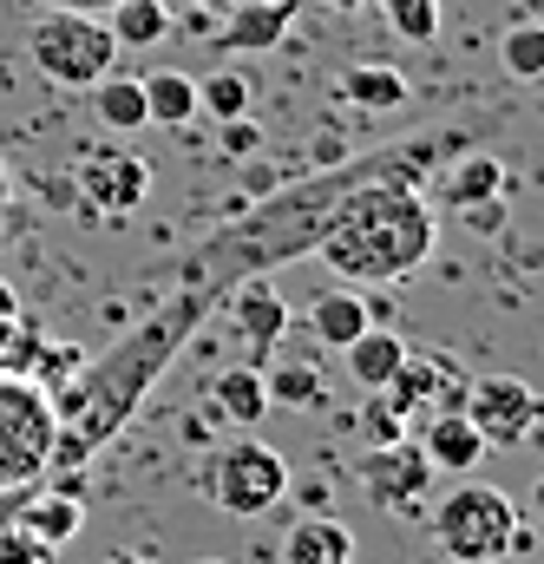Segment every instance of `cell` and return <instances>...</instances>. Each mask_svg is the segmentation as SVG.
I'll use <instances>...</instances> for the list:
<instances>
[{
  "mask_svg": "<svg viewBox=\"0 0 544 564\" xmlns=\"http://www.w3.org/2000/svg\"><path fill=\"white\" fill-rule=\"evenodd\" d=\"M224 308L217 289L204 282H177L138 328H126L99 361H79V381L66 394H53V459L46 473H79L86 459H99L126 426L132 414L151 401V388L171 375L177 348L197 335V322H210Z\"/></svg>",
  "mask_w": 544,
  "mask_h": 564,
  "instance_id": "1",
  "label": "cell"
},
{
  "mask_svg": "<svg viewBox=\"0 0 544 564\" xmlns=\"http://www.w3.org/2000/svg\"><path fill=\"white\" fill-rule=\"evenodd\" d=\"M433 243H439V217L420 197V184L381 177V184H355L335 204L315 257L341 282H407L433 257Z\"/></svg>",
  "mask_w": 544,
  "mask_h": 564,
  "instance_id": "2",
  "label": "cell"
},
{
  "mask_svg": "<svg viewBox=\"0 0 544 564\" xmlns=\"http://www.w3.org/2000/svg\"><path fill=\"white\" fill-rule=\"evenodd\" d=\"M26 59L40 79L66 86V93H86L99 86L112 66H119V40L106 26V13H73V7H46L33 13L26 26Z\"/></svg>",
  "mask_w": 544,
  "mask_h": 564,
  "instance_id": "3",
  "label": "cell"
},
{
  "mask_svg": "<svg viewBox=\"0 0 544 564\" xmlns=\"http://www.w3.org/2000/svg\"><path fill=\"white\" fill-rule=\"evenodd\" d=\"M512 525H519V506L499 492V486H453L433 512H426V532L439 545V558L453 564H499L512 558Z\"/></svg>",
  "mask_w": 544,
  "mask_h": 564,
  "instance_id": "4",
  "label": "cell"
},
{
  "mask_svg": "<svg viewBox=\"0 0 544 564\" xmlns=\"http://www.w3.org/2000/svg\"><path fill=\"white\" fill-rule=\"evenodd\" d=\"M53 394L26 375H0V492L40 486L53 459Z\"/></svg>",
  "mask_w": 544,
  "mask_h": 564,
  "instance_id": "5",
  "label": "cell"
},
{
  "mask_svg": "<svg viewBox=\"0 0 544 564\" xmlns=\"http://www.w3.org/2000/svg\"><path fill=\"white\" fill-rule=\"evenodd\" d=\"M204 492L230 519H263V512L282 506V492H289V459L275 446H263V440H230V446L210 453Z\"/></svg>",
  "mask_w": 544,
  "mask_h": 564,
  "instance_id": "6",
  "label": "cell"
},
{
  "mask_svg": "<svg viewBox=\"0 0 544 564\" xmlns=\"http://www.w3.org/2000/svg\"><path fill=\"white\" fill-rule=\"evenodd\" d=\"M459 414L479 426V440H486V446H525V440H538L544 401L519 381V375H486V381H472V388H466Z\"/></svg>",
  "mask_w": 544,
  "mask_h": 564,
  "instance_id": "7",
  "label": "cell"
},
{
  "mask_svg": "<svg viewBox=\"0 0 544 564\" xmlns=\"http://www.w3.org/2000/svg\"><path fill=\"white\" fill-rule=\"evenodd\" d=\"M439 486V473L426 466V453H420V440H394V446H368V459H361V492L381 506V512H426V492Z\"/></svg>",
  "mask_w": 544,
  "mask_h": 564,
  "instance_id": "8",
  "label": "cell"
},
{
  "mask_svg": "<svg viewBox=\"0 0 544 564\" xmlns=\"http://www.w3.org/2000/svg\"><path fill=\"white\" fill-rule=\"evenodd\" d=\"M73 191H79V204L93 217H132L151 197V158H138V151H79Z\"/></svg>",
  "mask_w": 544,
  "mask_h": 564,
  "instance_id": "9",
  "label": "cell"
},
{
  "mask_svg": "<svg viewBox=\"0 0 544 564\" xmlns=\"http://www.w3.org/2000/svg\"><path fill=\"white\" fill-rule=\"evenodd\" d=\"M224 315H230V335L243 341V361H250V368H270L275 348H282V335H289V302H282V289H275L270 276L230 282Z\"/></svg>",
  "mask_w": 544,
  "mask_h": 564,
  "instance_id": "10",
  "label": "cell"
},
{
  "mask_svg": "<svg viewBox=\"0 0 544 564\" xmlns=\"http://www.w3.org/2000/svg\"><path fill=\"white\" fill-rule=\"evenodd\" d=\"M453 375H459V368H453L446 355H413V348H407V361L394 368V381L381 388V401H388V408L407 421V433H413L426 414H439V408L459 394V381H453Z\"/></svg>",
  "mask_w": 544,
  "mask_h": 564,
  "instance_id": "11",
  "label": "cell"
},
{
  "mask_svg": "<svg viewBox=\"0 0 544 564\" xmlns=\"http://www.w3.org/2000/svg\"><path fill=\"white\" fill-rule=\"evenodd\" d=\"M413 433H420V453H426V466H433V473H446V479H466V473H479V459H486V440H479V426L466 421L459 408H439V414H426Z\"/></svg>",
  "mask_w": 544,
  "mask_h": 564,
  "instance_id": "12",
  "label": "cell"
},
{
  "mask_svg": "<svg viewBox=\"0 0 544 564\" xmlns=\"http://www.w3.org/2000/svg\"><path fill=\"white\" fill-rule=\"evenodd\" d=\"M505 158H492V151H466L459 164H446L439 171V184H433V197H439V210H479V204H499L505 197Z\"/></svg>",
  "mask_w": 544,
  "mask_h": 564,
  "instance_id": "13",
  "label": "cell"
},
{
  "mask_svg": "<svg viewBox=\"0 0 544 564\" xmlns=\"http://www.w3.org/2000/svg\"><path fill=\"white\" fill-rule=\"evenodd\" d=\"M26 539H40L46 552H59V545H73L79 532H86V499L79 492H66V486H33L26 499H20V519H13Z\"/></svg>",
  "mask_w": 544,
  "mask_h": 564,
  "instance_id": "14",
  "label": "cell"
},
{
  "mask_svg": "<svg viewBox=\"0 0 544 564\" xmlns=\"http://www.w3.org/2000/svg\"><path fill=\"white\" fill-rule=\"evenodd\" d=\"M295 7L302 0H237L224 13V26H217V53H270V46H282Z\"/></svg>",
  "mask_w": 544,
  "mask_h": 564,
  "instance_id": "15",
  "label": "cell"
},
{
  "mask_svg": "<svg viewBox=\"0 0 544 564\" xmlns=\"http://www.w3.org/2000/svg\"><path fill=\"white\" fill-rule=\"evenodd\" d=\"M282 564H355V532L335 512H308V519L289 525Z\"/></svg>",
  "mask_w": 544,
  "mask_h": 564,
  "instance_id": "16",
  "label": "cell"
},
{
  "mask_svg": "<svg viewBox=\"0 0 544 564\" xmlns=\"http://www.w3.org/2000/svg\"><path fill=\"white\" fill-rule=\"evenodd\" d=\"M361 328H374V322H368V295H355L348 282H341V289H322V295L308 302V335H315L322 348H348Z\"/></svg>",
  "mask_w": 544,
  "mask_h": 564,
  "instance_id": "17",
  "label": "cell"
},
{
  "mask_svg": "<svg viewBox=\"0 0 544 564\" xmlns=\"http://www.w3.org/2000/svg\"><path fill=\"white\" fill-rule=\"evenodd\" d=\"M341 355H348V375H355V388H361V394H381V388L394 381V368L407 361V341H401L394 328H361V335H355Z\"/></svg>",
  "mask_w": 544,
  "mask_h": 564,
  "instance_id": "18",
  "label": "cell"
},
{
  "mask_svg": "<svg viewBox=\"0 0 544 564\" xmlns=\"http://www.w3.org/2000/svg\"><path fill=\"white\" fill-rule=\"evenodd\" d=\"M210 408L224 414L230 426H257L270 414V388H263V368H250V361H237V368H224L217 381H210Z\"/></svg>",
  "mask_w": 544,
  "mask_h": 564,
  "instance_id": "19",
  "label": "cell"
},
{
  "mask_svg": "<svg viewBox=\"0 0 544 564\" xmlns=\"http://www.w3.org/2000/svg\"><path fill=\"white\" fill-rule=\"evenodd\" d=\"M341 99L355 112H401L407 106V79L388 59H355V66H341Z\"/></svg>",
  "mask_w": 544,
  "mask_h": 564,
  "instance_id": "20",
  "label": "cell"
},
{
  "mask_svg": "<svg viewBox=\"0 0 544 564\" xmlns=\"http://www.w3.org/2000/svg\"><path fill=\"white\" fill-rule=\"evenodd\" d=\"M144 86V119L151 126H191L197 119V79L191 73H151V79H138Z\"/></svg>",
  "mask_w": 544,
  "mask_h": 564,
  "instance_id": "21",
  "label": "cell"
},
{
  "mask_svg": "<svg viewBox=\"0 0 544 564\" xmlns=\"http://www.w3.org/2000/svg\"><path fill=\"white\" fill-rule=\"evenodd\" d=\"M93 93V112H99V126H112V132H138V126H151L144 119V86H138L132 73H106L99 86H86Z\"/></svg>",
  "mask_w": 544,
  "mask_h": 564,
  "instance_id": "22",
  "label": "cell"
},
{
  "mask_svg": "<svg viewBox=\"0 0 544 564\" xmlns=\"http://www.w3.org/2000/svg\"><path fill=\"white\" fill-rule=\"evenodd\" d=\"M106 26H112L119 53H144V46H157V40L171 33V7H164V0H119V7L106 13Z\"/></svg>",
  "mask_w": 544,
  "mask_h": 564,
  "instance_id": "23",
  "label": "cell"
},
{
  "mask_svg": "<svg viewBox=\"0 0 544 564\" xmlns=\"http://www.w3.org/2000/svg\"><path fill=\"white\" fill-rule=\"evenodd\" d=\"M250 73H237V66H224V73H210V79H197V119H217V126H230V119H243L250 112Z\"/></svg>",
  "mask_w": 544,
  "mask_h": 564,
  "instance_id": "24",
  "label": "cell"
},
{
  "mask_svg": "<svg viewBox=\"0 0 544 564\" xmlns=\"http://www.w3.org/2000/svg\"><path fill=\"white\" fill-rule=\"evenodd\" d=\"M499 59H505V73L512 79H544V26L538 20H512L505 33H499Z\"/></svg>",
  "mask_w": 544,
  "mask_h": 564,
  "instance_id": "25",
  "label": "cell"
},
{
  "mask_svg": "<svg viewBox=\"0 0 544 564\" xmlns=\"http://www.w3.org/2000/svg\"><path fill=\"white\" fill-rule=\"evenodd\" d=\"M263 388H270V401H282V408H322V375L308 361L263 368Z\"/></svg>",
  "mask_w": 544,
  "mask_h": 564,
  "instance_id": "26",
  "label": "cell"
},
{
  "mask_svg": "<svg viewBox=\"0 0 544 564\" xmlns=\"http://www.w3.org/2000/svg\"><path fill=\"white\" fill-rule=\"evenodd\" d=\"M381 13H388V26L413 40V46H426V40H439V13H446V0H374Z\"/></svg>",
  "mask_w": 544,
  "mask_h": 564,
  "instance_id": "27",
  "label": "cell"
},
{
  "mask_svg": "<svg viewBox=\"0 0 544 564\" xmlns=\"http://www.w3.org/2000/svg\"><path fill=\"white\" fill-rule=\"evenodd\" d=\"M355 426H361V440H368V446H394V440H407V421H401L381 394H368V408L355 414Z\"/></svg>",
  "mask_w": 544,
  "mask_h": 564,
  "instance_id": "28",
  "label": "cell"
},
{
  "mask_svg": "<svg viewBox=\"0 0 544 564\" xmlns=\"http://www.w3.org/2000/svg\"><path fill=\"white\" fill-rule=\"evenodd\" d=\"M0 564H53V552L40 539H26L20 525H0Z\"/></svg>",
  "mask_w": 544,
  "mask_h": 564,
  "instance_id": "29",
  "label": "cell"
},
{
  "mask_svg": "<svg viewBox=\"0 0 544 564\" xmlns=\"http://www.w3.org/2000/svg\"><path fill=\"white\" fill-rule=\"evenodd\" d=\"M257 144H263V132H257V119H250V112L224 126V158H250Z\"/></svg>",
  "mask_w": 544,
  "mask_h": 564,
  "instance_id": "30",
  "label": "cell"
},
{
  "mask_svg": "<svg viewBox=\"0 0 544 564\" xmlns=\"http://www.w3.org/2000/svg\"><path fill=\"white\" fill-rule=\"evenodd\" d=\"M282 499H302V512H328L335 492H328V479H295V473H289V492H282Z\"/></svg>",
  "mask_w": 544,
  "mask_h": 564,
  "instance_id": "31",
  "label": "cell"
},
{
  "mask_svg": "<svg viewBox=\"0 0 544 564\" xmlns=\"http://www.w3.org/2000/svg\"><path fill=\"white\" fill-rule=\"evenodd\" d=\"M302 7H328V13H374V0H302Z\"/></svg>",
  "mask_w": 544,
  "mask_h": 564,
  "instance_id": "32",
  "label": "cell"
},
{
  "mask_svg": "<svg viewBox=\"0 0 544 564\" xmlns=\"http://www.w3.org/2000/svg\"><path fill=\"white\" fill-rule=\"evenodd\" d=\"M46 7H73V13H112L119 0H46Z\"/></svg>",
  "mask_w": 544,
  "mask_h": 564,
  "instance_id": "33",
  "label": "cell"
},
{
  "mask_svg": "<svg viewBox=\"0 0 544 564\" xmlns=\"http://www.w3.org/2000/svg\"><path fill=\"white\" fill-rule=\"evenodd\" d=\"M512 13H519V20H538V13H544V0H512Z\"/></svg>",
  "mask_w": 544,
  "mask_h": 564,
  "instance_id": "34",
  "label": "cell"
},
{
  "mask_svg": "<svg viewBox=\"0 0 544 564\" xmlns=\"http://www.w3.org/2000/svg\"><path fill=\"white\" fill-rule=\"evenodd\" d=\"M191 7H204V13H217V20H224V13H230L237 0H191Z\"/></svg>",
  "mask_w": 544,
  "mask_h": 564,
  "instance_id": "35",
  "label": "cell"
},
{
  "mask_svg": "<svg viewBox=\"0 0 544 564\" xmlns=\"http://www.w3.org/2000/svg\"><path fill=\"white\" fill-rule=\"evenodd\" d=\"M106 564H151V558H144V552H112Z\"/></svg>",
  "mask_w": 544,
  "mask_h": 564,
  "instance_id": "36",
  "label": "cell"
},
{
  "mask_svg": "<svg viewBox=\"0 0 544 564\" xmlns=\"http://www.w3.org/2000/svg\"><path fill=\"white\" fill-rule=\"evenodd\" d=\"M0 204H7V164H0Z\"/></svg>",
  "mask_w": 544,
  "mask_h": 564,
  "instance_id": "37",
  "label": "cell"
},
{
  "mask_svg": "<svg viewBox=\"0 0 544 564\" xmlns=\"http://www.w3.org/2000/svg\"><path fill=\"white\" fill-rule=\"evenodd\" d=\"M197 564H230V558H197Z\"/></svg>",
  "mask_w": 544,
  "mask_h": 564,
  "instance_id": "38",
  "label": "cell"
}]
</instances>
